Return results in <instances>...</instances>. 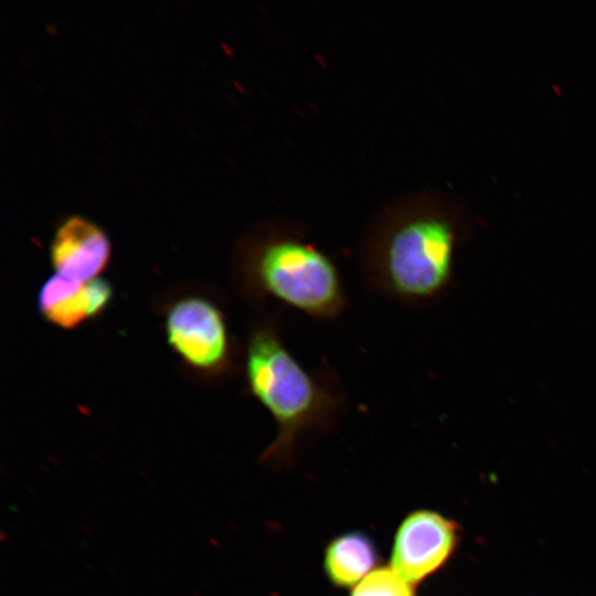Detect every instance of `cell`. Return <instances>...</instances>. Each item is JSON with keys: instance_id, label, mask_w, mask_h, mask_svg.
<instances>
[{"instance_id": "1", "label": "cell", "mask_w": 596, "mask_h": 596, "mask_svg": "<svg viewBox=\"0 0 596 596\" xmlns=\"http://www.w3.org/2000/svg\"><path fill=\"white\" fill-rule=\"evenodd\" d=\"M278 315L268 316L251 331L245 353L249 393L273 417L277 434L262 459L289 465L299 441L331 430L347 409V396L336 375L307 370L287 348Z\"/></svg>"}, {"instance_id": "2", "label": "cell", "mask_w": 596, "mask_h": 596, "mask_svg": "<svg viewBox=\"0 0 596 596\" xmlns=\"http://www.w3.org/2000/svg\"><path fill=\"white\" fill-rule=\"evenodd\" d=\"M456 232L426 203H398L381 214L359 247L364 287L408 308H423L453 279Z\"/></svg>"}, {"instance_id": "3", "label": "cell", "mask_w": 596, "mask_h": 596, "mask_svg": "<svg viewBox=\"0 0 596 596\" xmlns=\"http://www.w3.org/2000/svg\"><path fill=\"white\" fill-rule=\"evenodd\" d=\"M238 274L255 302H281L313 319L336 321L348 307L337 263L300 230L266 225L238 248Z\"/></svg>"}, {"instance_id": "4", "label": "cell", "mask_w": 596, "mask_h": 596, "mask_svg": "<svg viewBox=\"0 0 596 596\" xmlns=\"http://www.w3.org/2000/svg\"><path fill=\"white\" fill-rule=\"evenodd\" d=\"M169 343L190 364L204 370L224 366L230 359V336L221 310L201 298L177 302L168 313Z\"/></svg>"}, {"instance_id": "5", "label": "cell", "mask_w": 596, "mask_h": 596, "mask_svg": "<svg viewBox=\"0 0 596 596\" xmlns=\"http://www.w3.org/2000/svg\"><path fill=\"white\" fill-rule=\"evenodd\" d=\"M457 541V526L430 511L411 513L400 525L392 551V568L409 584L438 570Z\"/></svg>"}, {"instance_id": "6", "label": "cell", "mask_w": 596, "mask_h": 596, "mask_svg": "<svg viewBox=\"0 0 596 596\" xmlns=\"http://www.w3.org/2000/svg\"><path fill=\"white\" fill-rule=\"evenodd\" d=\"M110 257L105 232L82 216L66 219L54 234L51 259L56 274L85 284L104 270Z\"/></svg>"}, {"instance_id": "7", "label": "cell", "mask_w": 596, "mask_h": 596, "mask_svg": "<svg viewBox=\"0 0 596 596\" xmlns=\"http://www.w3.org/2000/svg\"><path fill=\"white\" fill-rule=\"evenodd\" d=\"M373 541L361 532H350L334 539L326 550L324 568L337 586L348 587L364 577L377 563Z\"/></svg>"}, {"instance_id": "8", "label": "cell", "mask_w": 596, "mask_h": 596, "mask_svg": "<svg viewBox=\"0 0 596 596\" xmlns=\"http://www.w3.org/2000/svg\"><path fill=\"white\" fill-rule=\"evenodd\" d=\"M38 306L46 320L62 328H74L86 318H92L86 284L60 274L44 283Z\"/></svg>"}, {"instance_id": "9", "label": "cell", "mask_w": 596, "mask_h": 596, "mask_svg": "<svg viewBox=\"0 0 596 596\" xmlns=\"http://www.w3.org/2000/svg\"><path fill=\"white\" fill-rule=\"evenodd\" d=\"M351 596H415L412 586L393 570L380 568L364 577Z\"/></svg>"}, {"instance_id": "10", "label": "cell", "mask_w": 596, "mask_h": 596, "mask_svg": "<svg viewBox=\"0 0 596 596\" xmlns=\"http://www.w3.org/2000/svg\"><path fill=\"white\" fill-rule=\"evenodd\" d=\"M91 317L98 315L106 308L113 296V289L110 285L102 278H95L86 283Z\"/></svg>"}]
</instances>
